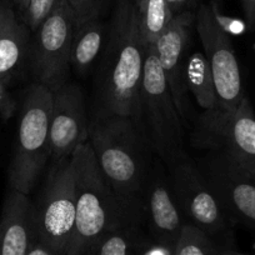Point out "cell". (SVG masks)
<instances>
[{
    "mask_svg": "<svg viewBox=\"0 0 255 255\" xmlns=\"http://www.w3.org/2000/svg\"><path fill=\"white\" fill-rule=\"evenodd\" d=\"M34 240L33 202L29 195L10 190L0 214V255H26Z\"/></svg>",
    "mask_w": 255,
    "mask_h": 255,
    "instance_id": "15",
    "label": "cell"
},
{
    "mask_svg": "<svg viewBox=\"0 0 255 255\" xmlns=\"http://www.w3.org/2000/svg\"><path fill=\"white\" fill-rule=\"evenodd\" d=\"M138 124L149 145L169 166L186 154L180 113L153 45L144 64Z\"/></svg>",
    "mask_w": 255,
    "mask_h": 255,
    "instance_id": "5",
    "label": "cell"
},
{
    "mask_svg": "<svg viewBox=\"0 0 255 255\" xmlns=\"http://www.w3.org/2000/svg\"><path fill=\"white\" fill-rule=\"evenodd\" d=\"M186 90L194 95L203 110L218 107V95L208 59L203 51H194L186 58L184 67Z\"/></svg>",
    "mask_w": 255,
    "mask_h": 255,
    "instance_id": "18",
    "label": "cell"
},
{
    "mask_svg": "<svg viewBox=\"0 0 255 255\" xmlns=\"http://www.w3.org/2000/svg\"><path fill=\"white\" fill-rule=\"evenodd\" d=\"M30 29L13 0H0V82L5 84L28 56Z\"/></svg>",
    "mask_w": 255,
    "mask_h": 255,
    "instance_id": "16",
    "label": "cell"
},
{
    "mask_svg": "<svg viewBox=\"0 0 255 255\" xmlns=\"http://www.w3.org/2000/svg\"><path fill=\"white\" fill-rule=\"evenodd\" d=\"M146 237L143 224L125 222L103 235L85 255H139Z\"/></svg>",
    "mask_w": 255,
    "mask_h": 255,
    "instance_id": "19",
    "label": "cell"
},
{
    "mask_svg": "<svg viewBox=\"0 0 255 255\" xmlns=\"http://www.w3.org/2000/svg\"><path fill=\"white\" fill-rule=\"evenodd\" d=\"M227 252L204 232L185 223L175 245L174 255H227Z\"/></svg>",
    "mask_w": 255,
    "mask_h": 255,
    "instance_id": "21",
    "label": "cell"
},
{
    "mask_svg": "<svg viewBox=\"0 0 255 255\" xmlns=\"http://www.w3.org/2000/svg\"><path fill=\"white\" fill-rule=\"evenodd\" d=\"M169 168V185L185 222L204 232L223 249L237 250L234 224L224 213L197 164L184 154Z\"/></svg>",
    "mask_w": 255,
    "mask_h": 255,
    "instance_id": "6",
    "label": "cell"
},
{
    "mask_svg": "<svg viewBox=\"0 0 255 255\" xmlns=\"http://www.w3.org/2000/svg\"><path fill=\"white\" fill-rule=\"evenodd\" d=\"M88 143L125 214L144 224L149 143L138 123L130 117L95 112L88 125Z\"/></svg>",
    "mask_w": 255,
    "mask_h": 255,
    "instance_id": "1",
    "label": "cell"
},
{
    "mask_svg": "<svg viewBox=\"0 0 255 255\" xmlns=\"http://www.w3.org/2000/svg\"><path fill=\"white\" fill-rule=\"evenodd\" d=\"M28 1H29V0H13L14 6H15L16 11H18V14L20 16H21V14L25 11L26 5H28Z\"/></svg>",
    "mask_w": 255,
    "mask_h": 255,
    "instance_id": "30",
    "label": "cell"
},
{
    "mask_svg": "<svg viewBox=\"0 0 255 255\" xmlns=\"http://www.w3.org/2000/svg\"><path fill=\"white\" fill-rule=\"evenodd\" d=\"M108 30L99 18L77 24L70 51V68L84 75L102 56Z\"/></svg>",
    "mask_w": 255,
    "mask_h": 255,
    "instance_id": "17",
    "label": "cell"
},
{
    "mask_svg": "<svg viewBox=\"0 0 255 255\" xmlns=\"http://www.w3.org/2000/svg\"><path fill=\"white\" fill-rule=\"evenodd\" d=\"M26 255H56V254L50 249V248H48L45 244H43V243H40L39 240H36L35 238V240L33 242V244H31L30 249H29L28 254Z\"/></svg>",
    "mask_w": 255,
    "mask_h": 255,
    "instance_id": "28",
    "label": "cell"
},
{
    "mask_svg": "<svg viewBox=\"0 0 255 255\" xmlns=\"http://www.w3.org/2000/svg\"><path fill=\"white\" fill-rule=\"evenodd\" d=\"M77 20L67 0H60L39 25L29 44V63L36 84L58 89L68 82L70 51Z\"/></svg>",
    "mask_w": 255,
    "mask_h": 255,
    "instance_id": "9",
    "label": "cell"
},
{
    "mask_svg": "<svg viewBox=\"0 0 255 255\" xmlns=\"http://www.w3.org/2000/svg\"><path fill=\"white\" fill-rule=\"evenodd\" d=\"M75 15L77 24L100 18L105 0H67Z\"/></svg>",
    "mask_w": 255,
    "mask_h": 255,
    "instance_id": "23",
    "label": "cell"
},
{
    "mask_svg": "<svg viewBox=\"0 0 255 255\" xmlns=\"http://www.w3.org/2000/svg\"><path fill=\"white\" fill-rule=\"evenodd\" d=\"M195 26L212 69L218 107L234 112L244 98L242 75L229 34L217 23L212 5L203 4L195 14Z\"/></svg>",
    "mask_w": 255,
    "mask_h": 255,
    "instance_id": "10",
    "label": "cell"
},
{
    "mask_svg": "<svg viewBox=\"0 0 255 255\" xmlns=\"http://www.w3.org/2000/svg\"><path fill=\"white\" fill-rule=\"evenodd\" d=\"M53 92L31 84L24 95L15 151L9 168V188L29 195L50 159V117Z\"/></svg>",
    "mask_w": 255,
    "mask_h": 255,
    "instance_id": "4",
    "label": "cell"
},
{
    "mask_svg": "<svg viewBox=\"0 0 255 255\" xmlns=\"http://www.w3.org/2000/svg\"><path fill=\"white\" fill-rule=\"evenodd\" d=\"M198 0H166L170 6V10L174 15L185 11H190V9L197 4Z\"/></svg>",
    "mask_w": 255,
    "mask_h": 255,
    "instance_id": "27",
    "label": "cell"
},
{
    "mask_svg": "<svg viewBox=\"0 0 255 255\" xmlns=\"http://www.w3.org/2000/svg\"><path fill=\"white\" fill-rule=\"evenodd\" d=\"M245 14H247L248 23L250 25H255V0H243Z\"/></svg>",
    "mask_w": 255,
    "mask_h": 255,
    "instance_id": "29",
    "label": "cell"
},
{
    "mask_svg": "<svg viewBox=\"0 0 255 255\" xmlns=\"http://www.w3.org/2000/svg\"><path fill=\"white\" fill-rule=\"evenodd\" d=\"M70 163L74 173L77 217L65 255H85L108 232L123 223L135 220L123 210L88 141L75 149Z\"/></svg>",
    "mask_w": 255,
    "mask_h": 255,
    "instance_id": "3",
    "label": "cell"
},
{
    "mask_svg": "<svg viewBox=\"0 0 255 255\" xmlns=\"http://www.w3.org/2000/svg\"><path fill=\"white\" fill-rule=\"evenodd\" d=\"M14 109H15V103L6 92L4 83L0 82V113L5 119H8L11 117Z\"/></svg>",
    "mask_w": 255,
    "mask_h": 255,
    "instance_id": "26",
    "label": "cell"
},
{
    "mask_svg": "<svg viewBox=\"0 0 255 255\" xmlns=\"http://www.w3.org/2000/svg\"><path fill=\"white\" fill-rule=\"evenodd\" d=\"M148 48L139 28L135 4L118 0L100 56L97 112L130 117L138 123Z\"/></svg>",
    "mask_w": 255,
    "mask_h": 255,
    "instance_id": "2",
    "label": "cell"
},
{
    "mask_svg": "<svg viewBox=\"0 0 255 255\" xmlns=\"http://www.w3.org/2000/svg\"><path fill=\"white\" fill-rule=\"evenodd\" d=\"M88 125L89 119L80 88L67 82L54 90L50 117V159L53 163L70 158L80 144L88 141Z\"/></svg>",
    "mask_w": 255,
    "mask_h": 255,
    "instance_id": "12",
    "label": "cell"
},
{
    "mask_svg": "<svg viewBox=\"0 0 255 255\" xmlns=\"http://www.w3.org/2000/svg\"><path fill=\"white\" fill-rule=\"evenodd\" d=\"M174 247L156 242L148 235L141 245L139 255H174Z\"/></svg>",
    "mask_w": 255,
    "mask_h": 255,
    "instance_id": "25",
    "label": "cell"
},
{
    "mask_svg": "<svg viewBox=\"0 0 255 255\" xmlns=\"http://www.w3.org/2000/svg\"><path fill=\"white\" fill-rule=\"evenodd\" d=\"M194 20L195 15L191 11L174 15L153 45L181 119H184V98L188 92L184 82V67L188 58L185 53L189 43V29Z\"/></svg>",
    "mask_w": 255,
    "mask_h": 255,
    "instance_id": "13",
    "label": "cell"
},
{
    "mask_svg": "<svg viewBox=\"0 0 255 255\" xmlns=\"http://www.w3.org/2000/svg\"><path fill=\"white\" fill-rule=\"evenodd\" d=\"M131 1H134V0H131Z\"/></svg>",
    "mask_w": 255,
    "mask_h": 255,
    "instance_id": "32",
    "label": "cell"
},
{
    "mask_svg": "<svg viewBox=\"0 0 255 255\" xmlns=\"http://www.w3.org/2000/svg\"><path fill=\"white\" fill-rule=\"evenodd\" d=\"M143 218L151 239L175 248L186 222L174 199L169 180L159 173L149 174L144 190Z\"/></svg>",
    "mask_w": 255,
    "mask_h": 255,
    "instance_id": "14",
    "label": "cell"
},
{
    "mask_svg": "<svg viewBox=\"0 0 255 255\" xmlns=\"http://www.w3.org/2000/svg\"><path fill=\"white\" fill-rule=\"evenodd\" d=\"M253 249H254L255 252V243L254 245H253ZM227 255H255V253H253V254H248V253H240L238 252V250H229V252H227Z\"/></svg>",
    "mask_w": 255,
    "mask_h": 255,
    "instance_id": "31",
    "label": "cell"
},
{
    "mask_svg": "<svg viewBox=\"0 0 255 255\" xmlns=\"http://www.w3.org/2000/svg\"><path fill=\"white\" fill-rule=\"evenodd\" d=\"M213 14H214V18L217 20V23L219 24L220 28L225 31L229 35H238V34H242L245 30V25L243 21L237 20V19L229 18V16H225L223 14L219 13L218 8L215 6V4L212 5Z\"/></svg>",
    "mask_w": 255,
    "mask_h": 255,
    "instance_id": "24",
    "label": "cell"
},
{
    "mask_svg": "<svg viewBox=\"0 0 255 255\" xmlns=\"http://www.w3.org/2000/svg\"><path fill=\"white\" fill-rule=\"evenodd\" d=\"M138 14L139 28L148 46L154 45L173 19L166 0H134Z\"/></svg>",
    "mask_w": 255,
    "mask_h": 255,
    "instance_id": "20",
    "label": "cell"
},
{
    "mask_svg": "<svg viewBox=\"0 0 255 255\" xmlns=\"http://www.w3.org/2000/svg\"><path fill=\"white\" fill-rule=\"evenodd\" d=\"M191 141L197 148L223 154L255 175V114L245 95L234 112L219 107L203 110Z\"/></svg>",
    "mask_w": 255,
    "mask_h": 255,
    "instance_id": "7",
    "label": "cell"
},
{
    "mask_svg": "<svg viewBox=\"0 0 255 255\" xmlns=\"http://www.w3.org/2000/svg\"><path fill=\"white\" fill-rule=\"evenodd\" d=\"M77 217L75 184L70 158L54 161L39 202L34 204L35 238L56 255L67 254Z\"/></svg>",
    "mask_w": 255,
    "mask_h": 255,
    "instance_id": "8",
    "label": "cell"
},
{
    "mask_svg": "<svg viewBox=\"0 0 255 255\" xmlns=\"http://www.w3.org/2000/svg\"><path fill=\"white\" fill-rule=\"evenodd\" d=\"M233 224L255 230V175L210 151L198 165Z\"/></svg>",
    "mask_w": 255,
    "mask_h": 255,
    "instance_id": "11",
    "label": "cell"
},
{
    "mask_svg": "<svg viewBox=\"0 0 255 255\" xmlns=\"http://www.w3.org/2000/svg\"><path fill=\"white\" fill-rule=\"evenodd\" d=\"M60 0H29L25 11L20 18L30 31H35L41 23L51 14Z\"/></svg>",
    "mask_w": 255,
    "mask_h": 255,
    "instance_id": "22",
    "label": "cell"
}]
</instances>
